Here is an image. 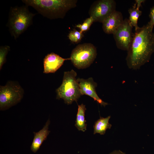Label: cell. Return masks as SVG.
Masks as SVG:
<instances>
[{
  "label": "cell",
  "mask_w": 154,
  "mask_h": 154,
  "mask_svg": "<svg viewBox=\"0 0 154 154\" xmlns=\"http://www.w3.org/2000/svg\"><path fill=\"white\" fill-rule=\"evenodd\" d=\"M110 117V116L105 118L100 117V118L95 122L94 125V134L98 133L103 135L108 129H110L112 125L109 122Z\"/></svg>",
  "instance_id": "5bb4252c"
},
{
  "label": "cell",
  "mask_w": 154,
  "mask_h": 154,
  "mask_svg": "<svg viewBox=\"0 0 154 154\" xmlns=\"http://www.w3.org/2000/svg\"><path fill=\"white\" fill-rule=\"evenodd\" d=\"M35 14L30 12L26 5L11 7L7 26L11 35L16 39L32 23Z\"/></svg>",
  "instance_id": "3957f363"
},
{
  "label": "cell",
  "mask_w": 154,
  "mask_h": 154,
  "mask_svg": "<svg viewBox=\"0 0 154 154\" xmlns=\"http://www.w3.org/2000/svg\"><path fill=\"white\" fill-rule=\"evenodd\" d=\"M109 154H126L121 151L119 150H115L112 152L110 153Z\"/></svg>",
  "instance_id": "44dd1931"
},
{
  "label": "cell",
  "mask_w": 154,
  "mask_h": 154,
  "mask_svg": "<svg viewBox=\"0 0 154 154\" xmlns=\"http://www.w3.org/2000/svg\"><path fill=\"white\" fill-rule=\"evenodd\" d=\"M123 21L121 13L116 10L102 23L103 30L106 33L113 34Z\"/></svg>",
  "instance_id": "8fae6325"
},
{
  "label": "cell",
  "mask_w": 154,
  "mask_h": 154,
  "mask_svg": "<svg viewBox=\"0 0 154 154\" xmlns=\"http://www.w3.org/2000/svg\"><path fill=\"white\" fill-rule=\"evenodd\" d=\"M77 80L81 95H86L90 96L104 107L108 105V103L104 102L97 94L96 88L97 84L94 81L92 78H89L86 79L79 78Z\"/></svg>",
  "instance_id": "9c48e42d"
},
{
  "label": "cell",
  "mask_w": 154,
  "mask_h": 154,
  "mask_svg": "<svg viewBox=\"0 0 154 154\" xmlns=\"http://www.w3.org/2000/svg\"><path fill=\"white\" fill-rule=\"evenodd\" d=\"M149 16L150 20L147 24L153 30L154 26V6L151 9Z\"/></svg>",
  "instance_id": "d6986e66"
},
{
  "label": "cell",
  "mask_w": 154,
  "mask_h": 154,
  "mask_svg": "<svg viewBox=\"0 0 154 154\" xmlns=\"http://www.w3.org/2000/svg\"><path fill=\"white\" fill-rule=\"evenodd\" d=\"M67 60H70V58H64L53 52L47 54L43 60V73L55 72L62 65L64 61Z\"/></svg>",
  "instance_id": "30bf717a"
},
{
  "label": "cell",
  "mask_w": 154,
  "mask_h": 154,
  "mask_svg": "<svg viewBox=\"0 0 154 154\" xmlns=\"http://www.w3.org/2000/svg\"><path fill=\"white\" fill-rule=\"evenodd\" d=\"M128 11L129 22L132 27H135V31H136L139 27L138 25L137 22L139 17L141 15L142 11L136 8L135 4L132 7L128 9Z\"/></svg>",
  "instance_id": "9a60e30c"
},
{
  "label": "cell",
  "mask_w": 154,
  "mask_h": 154,
  "mask_svg": "<svg viewBox=\"0 0 154 154\" xmlns=\"http://www.w3.org/2000/svg\"><path fill=\"white\" fill-rule=\"evenodd\" d=\"M84 35L82 33L76 29H74L69 33L68 37L72 42L78 43L82 39Z\"/></svg>",
  "instance_id": "2e32d148"
},
{
  "label": "cell",
  "mask_w": 154,
  "mask_h": 154,
  "mask_svg": "<svg viewBox=\"0 0 154 154\" xmlns=\"http://www.w3.org/2000/svg\"><path fill=\"white\" fill-rule=\"evenodd\" d=\"M78 108L75 125L79 131L83 132L86 130L87 124L85 119V105L83 104L78 105Z\"/></svg>",
  "instance_id": "4fadbf2b"
},
{
  "label": "cell",
  "mask_w": 154,
  "mask_h": 154,
  "mask_svg": "<svg viewBox=\"0 0 154 154\" xmlns=\"http://www.w3.org/2000/svg\"><path fill=\"white\" fill-rule=\"evenodd\" d=\"M94 22L93 18L90 17L86 19L83 23L82 24H78L76 26V27L79 28L80 32L83 33L84 32L88 30L91 25Z\"/></svg>",
  "instance_id": "ac0fdd59"
},
{
  "label": "cell",
  "mask_w": 154,
  "mask_h": 154,
  "mask_svg": "<svg viewBox=\"0 0 154 154\" xmlns=\"http://www.w3.org/2000/svg\"><path fill=\"white\" fill-rule=\"evenodd\" d=\"M135 3H134L136 6V8L139 9L140 7L141 6L142 3H144L145 1V0H136Z\"/></svg>",
  "instance_id": "ffe728a7"
},
{
  "label": "cell",
  "mask_w": 154,
  "mask_h": 154,
  "mask_svg": "<svg viewBox=\"0 0 154 154\" xmlns=\"http://www.w3.org/2000/svg\"><path fill=\"white\" fill-rule=\"evenodd\" d=\"M25 5L35 9L50 19L63 18L66 13L76 6V0H23Z\"/></svg>",
  "instance_id": "7a4b0ae2"
},
{
  "label": "cell",
  "mask_w": 154,
  "mask_h": 154,
  "mask_svg": "<svg viewBox=\"0 0 154 154\" xmlns=\"http://www.w3.org/2000/svg\"><path fill=\"white\" fill-rule=\"evenodd\" d=\"M10 47L7 45L1 46L0 47V70L6 61V57L8 52L10 50Z\"/></svg>",
  "instance_id": "e0dca14e"
},
{
  "label": "cell",
  "mask_w": 154,
  "mask_h": 154,
  "mask_svg": "<svg viewBox=\"0 0 154 154\" xmlns=\"http://www.w3.org/2000/svg\"><path fill=\"white\" fill-rule=\"evenodd\" d=\"M76 76L73 70L64 72L62 84L56 90L57 99H62L68 105L77 101L81 95Z\"/></svg>",
  "instance_id": "277c9868"
},
{
  "label": "cell",
  "mask_w": 154,
  "mask_h": 154,
  "mask_svg": "<svg viewBox=\"0 0 154 154\" xmlns=\"http://www.w3.org/2000/svg\"><path fill=\"white\" fill-rule=\"evenodd\" d=\"M24 93L23 89L17 82L8 81L5 86H0V110L8 109L19 102Z\"/></svg>",
  "instance_id": "8992f818"
},
{
  "label": "cell",
  "mask_w": 154,
  "mask_h": 154,
  "mask_svg": "<svg viewBox=\"0 0 154 154\" xmlns=\"http://www.w3.org/2000/svg\"><path fill=\"white\" fill-rule=\"evenodd\" d=\"M96 47L92 44L85 43L78 45L72 50L70 60L74 66L78 69L89 67L96 58Z\"/></svg>",
  "instance_id": "5b68a950"
},
{
  "label": "cell",
  "mask_w": 154,
  "mask_h": 154,
  "mask_svg": "<svg viewBox=\"0 0 154 154\" xmlns=\"http://www.w3.org/2000/svg\"><path fill=\"white\" fill-rule=\"evenodd\" d=\"M133 27L128 19H126L113 34L117 47L128 50L132 40Z\"/></svg>",
  "instance_id": "ba28073f"
},
{
  "label": "cell",
  "mask_w": 154,
  "mask_h": 154,
  "mask_svg": "<svg viewBox=\"0 0 154 154\" xmlns=\"http://www.w3.org/2000/svg\"><path fill=\"white\" fill-rule=\"evenodd\" d=\"M116 3L114 0H98L91 5L88 13L94 22L102 23L111 14L116 10Z\"/></svg>",
  "instance_id": "52a82bcc"
},
{
  "label": "cell",
  "mask_w": 154,
  "mask_h": 154,
  "mask_svg": "<svg viewBox=\"0 0 154 154\" xmlns=\"http://www.w3.org/2000/svg\"><path fill=\"white\" fill-rule=\"evenodd\" d=\"M48 119L42 129L38 132H34V137L31 146V149L34 153L36 152L39 149L43 142L46 139L50 131L48 127L50 124Z\"/></svg>",
  "instance_id": "7c38bea8"
},
{
  "label": "cell",
  "mask_w": 154,
  "mask_h": 154,
  "mask_svg": "<svg viewBox=\"0 0 154 154\" xmlns=\"http://www.w3.org/2000/svg\"><path fill=\"white\" fill-rule=\"evenodd\" d=\"M153 30L147 24L135 31L126 58L129 68L139 69L149 60L154 52Z\"/></svg>",
  "instance_id": "6da1fadb"
}]
</instances>
